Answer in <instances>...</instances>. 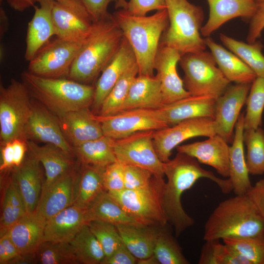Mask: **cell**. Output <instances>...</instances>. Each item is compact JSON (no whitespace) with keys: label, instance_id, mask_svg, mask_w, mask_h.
<instances>
[{"label":"cell","instance_id":"obj_22","mask_svg":"<svg viewBox=\"0 0 264 264\" xmlns=\"http://www.w3.org/2000/svg\"><path fill=\"white\" fill-rule=\"evenodd\" d=\"M216 99L209 96L190 95L163 105L158 111L169 126L182 121L197 118L214 119Z\"/></svg>","mask_w":264,"mask_h":264},{"label":"cell","instance_id":"obj_9","mask_svg":"<svg viewBox=\"0 0 264 264\" xmlns=\"http://www.w3.org/2000/svg\"><path fill=\"white\" fill-rule=\"evenodd\" d=\"M164 176L157 177L151 186L142 189L108 192L131 217L142 225L163 227L168 221L162 204Z\"/></svg>","mask_w":264,"mask_h":264},{"label":"cell","instance_id":"obj_24","mask_svg":"<svg viewBox=\"0 0 264 264\" xmlns=\"http://www.w3.org/2000/svg\"><path fill=\"white\" fill-rule=\"evenodd\" d=\"M39 3V6H34L35 12L26 33L24 58L29 62L56 35L52 17V0H42Z\"/></svg>","mask_w":264,"mask_h":264},{"label":"cell","instance_id":"obj_49","mask_svg":"<svg viewBox=\"0 0 264 264\" xmlns=\"http://www.w3.org/2000/svg\"><path fill=\"white\" fill-rule=\"evenodd\" d=\"M166 9L165 0H130L126 9L130 14L144 16L150 11Z\"/></svg>","mask_w":264,"mask_h":264},{"label":"cell","instance_id":"obj_1","mask_svg":"<svg viewBox=\"0 0 264 264\" xmlns=\"http://www.w3.org/2000/svg\"><path fill=\"white\" fill-rule=\"evenodd\" d=\"M164 174L167 178L162 193V204L168 223L174 228L176 237L192 226L194 220L184 210L181 202L183 193L200 178L214 182L223 193L233 191L230 180L216 176L213 172L203 169L195 158L177 153L173 159L164 162Z\"/></svg>","mask_w":264,"mask_h":264},{"label":"cell","instance_id":"obj_17","mask_svg":"<svg viewBox=\"0 0 264 264\" xmlns=\"http://www.w3.org/2000/svg\"><path fill=\"white\" fill-rule=\"evenodd\" d=\"M24 136L26 140L51 144L74 155L73 147L64 136L58 117L44 106H32Z\"/></svg>","mask_w":264,"mask_h":264},{"label":"cell","instance_id":"obj_51","mask_svg":"<svg viewBox=\"0 0 264 264\" xmlns=\"http://www.w3.org/2000/svg\"><path fill=\"white\" fill-rule=\"evenodd\" d=\"M138 260L132 254L124 243L119 246L102 264H135Z\"/></svg>","mask_w":264,"mask_h":264},{"label":"cell","instance_id":"obj_7","mask_svg":"<svg viewBox=\"0 0 264 264\" xmlns=\"http://www.w3.org/2000/svg\"><path fill=\"white\" fill-rule=\"evenodd\" d=\"M178 63L184 73V87L191 95L209 96L217 99L229 86L230 82L217 66L211 52L186 53Z\"/></svg>","mask_w":264,"mask_h":264},{"label":"cell","instance_id":"obj_37","mask_svg":"<svg viewBox=\"0 0 264 264\" xmlns=\"http://www.w3.org/2000/svg\"><path fill=\"white\" fill-rule=\"evenodd\" d=\"M223 44L241 58L255 73L257 77L264 78V56L261 42L246 44L237 41L223 34H220Z\"/></svg>","mask_w":264,"mask_h":264},{"label":"cell","instance_id":"obj_26","mask_svg":"<svg viewBox=\"0 0 264 264\" xmlns=\"http://www.w3.org/2000/svg\"><path fill=\"white\" fill-rule=\"evenodd\" d=\"M40 162L29 153L18 167H15L12 179L23 200L27 213L34 212L39 203L43 185Z\"/></svg>","mask_w":264,"mask_h":264},{"label":"cell","instance_id":"obj_38","mask_svg":"<svg viewBox=\"0 0 264 264\" xmlns=\"http://www.w3.org/2000/svg\"><path fill=\"white\" fill-rule=\"evenodd\" d=\"M138 74L136 64L129 68L119 79L104 99L99 110V115L108 116L120 111L131 86Z\"/></svg>","mask_w":264,"mask_h":264},{"label":"cell","instance_id":"obj_56","mask_svg":"<svg viewBox=\"0 0 264 264\" xmlns=\"http://www.w3.org/2000/svg\"><path fill=\"white\" fill-rule=\"evenodd\" d=\"M41 0H6L10 7L19 12H22L32 6H34L36 2H39Z\"/></svg>","mask_w":264,"mask_h":264},{"label":"cell","instance_id":"obj_55","mask_svg":"<svg viewBox=\"0 0 264 264\" xmlns=\"http://www.w3.org/2000/svg\"><path fill=\"white\" fill-rule=\"evenodd\" d=\"M0 243L2 244L6 253L8 258L7 264H10L21 254L7 232L0 235Z\"/></svg>","mask_w":264,"mask_h":264},{"label":"cell","instance_id":"obj_31","mask_svg":"<svg viewBox=\"0 0 264 264\" xmlns=\"http://www.w3.org/2000/svg\"><path fill=\"white\" fill-rule=\"evenodd\" d=\"M204 41L219 68L230 82L252 83L256 79L257 76L253 71L235 54L227 50L209 37Z\"/></svg>","mask_w":264,"mask_h":264},{"label":"cell","instance_id":"obj_16","mask_svg":"<svg viewBox=\"0 0 264 264\" xmlns=\"http://www.w3.org/2000/svg\"><path fill=\"white\" fill-rule=\"evenodd\" d=\"M181 57L179 52L172 47L159 44L154 62V69L159 79L163 105L190 96L178 76L176 65Z\"/></svg>","mask_w":264,"mask_h":264},{"label":"cell","instance_id":"obj_47","mask_svg":"<svg viewBox=\"0 0 264 264\" xmlns=\"http://www.w3.org/2000/svg\"><path fill=\"white\" fill-rule=\"evenodd\" d=\"M124 166V164L117 161L105 168L103 180L105 190L115 192L125 189Z\"/></svg>","mask_w":264,"mask_h":264},{"label":"cell","instance_id":"obj_42","mask_svg":"<svg viewBox=\"0 0 264 264\" xmlns=\"http://www.w3.org/2000/svg\"><path fill=\"white\" fill-rule=\"evenodd\" d=\"M244 130L257 129L262 126L264 109V78L257 77L251 84L247 97Z\"/></svg>","mask_w":264,"mask_h":264},{"label":"cell","instance_id":"obj_4","mask_svg":"<svg viewBox=\"0 0 264 264\" xmlns=\"http://www.w3.org/2000/svg\"><path fill=\"white\" fill-rule=\"evenodd\" d=\"M123 37L111 14L94 22L72 64L68 78L86 84L93 82L117 51Z\"/></svg>","mask_w":264,"mask_h":264},{"label":"cell","instance_id":"obj_25","mask_svg":"<svg viewBox=\"0 0 264 264\" xmlns=\"http://www.w3.org/2000/svg\"><path fill=\"white\" fill-rule=\"evenodd\" d=\"M46 220L36 211L26 213L6 232L21 254H35L44 241Z\"/></svg>","mask_w":264,"mask_h":264},{"label":"cell","instance_id":"obj_32","mask_svg":"<svg viewBox=\"0 0 264 264\" xmlns=\"http://www.w3.org/2000/svg\"><path fill=\"white\" fill-rule=\"evenodd\" d=\"M123 243L138 260L154 255L156 237L162 227L120 224L116 225Z\"/></svg>","mask_w":264,"mask_h":264},{"label":"cell","instance_id":"obj_57","mask_svg":"<svg viewBox=\"0 0 264 264\" xmlns=\"http://www.w3.org/2000/svg\"><path fill=\"white\" fill-rule=\"evenodd\" d=\"M257 4L264 3V0H255Z\"/></svg>","mask_w":264,"mask_h":264},{"label":"cell","instance_id":"obj_23","mask_svg":"<svg viewBox=\"0 0 264 264\" xmlns=\"http://www.w3.org/2000/svg\"><path fill=\"white\" fill-rule=\"evenodd\" d=\"M27 151L41 163L45 170V179L42 191L54 181L74 169L73 154L51 144L40 146L35 141L26 140Z\"/></svg>","mask_w":264,"mask_h":264},{"label":"cell","instance_id":"obj_13","mask_svg":"<svg viewBox=\"0 0 264 264\" xmlns=\"http://www.w3.org/2000/svg\"><path fill=\"white\" fill-rule=\"evenodd\" d=\"M52 17L55 37L70 41H84L94 22L81 0H52Z\"/></svg>","mask_w":264,"mask_h":264},{"label":"cell","instance_id":"obj_29","mask_svg":"<svg viewBox=\"0 0 264 264\" xmlns=\"http://www.w3.org/2000/svg\"><path fill=\"white\" fill-rule=\"evenodd\" d=\"M85 224L84 210L73 204L46 220L44 241L69 243Z\"/></svg>","mask_w":264,"mask_h":264},{"label":"cell","instance_id":"obj_46","mask_svg":"<svg viewBox=\"0 0 264 264\" xmlns=\"http://www.w3.org/2000/svg\"><path fill=\"white\" fill-rule=\"evenodd\" d=\"M159 176H163L155 175L138 166L125 165V189H139L148 187L152 185Z\"/></svg>","mask_w":264,"mask_h":264},{"label":"cell","instance_id":"obj_44","mask_svg":"<svg viewBox=\"0 0 264 264\" xmlns=\"http://www.w3.org/2000/svg\"><path fill=\"white\" fill-rule=\"evenodd\" d=\"M222 241L250 264H264V237L228 238Z\"/></svg>","mask_w":264,"mask_h":264},{"label":"cell","instance_id":"obj_14","mask_svg":"<svg viewBox=\"0 0 264 264\" xmlns=\"http://www.w3.org/2000/svg\"><path fill=\"white\" fill-rule=\"evenodd\" d=\"M216 134L214 119L197 117L154 131L153 141L158 158L166 162L170 160L173 150L182 142L195 137H208Z\"/></svg>","mask_w":264,"mask_h":264},{"label":"cell","instance_id":"obj_21","mask_svg":"<svg viewBox=\"0 0 264 264\" xmlns=\"http://www.w3.org/2000/svg\"><path fill=\"white\" fill-rule=\"evenodd\" d=\"M77 174L73 169L43 191L35 211L47 220L72 205Z\"/></svg>","mask_w":264,"mask_h":264},{"label":"cell","instance_id":"obj_18","mask_svg":"<svg viewBox=\"0 0 264 264\" xmlns=\"http://www.w3.org/2000/svg\"><path fill=\"white\" fill-rule=\"evenodd\" d=\"M137 64L133 50L123 37L121 44L112 58L102 71L95 86L93 107L99 110L104 99L122 76Z\"/></svg>","mask_w":264,"mask_h":264},{"label":"cell","instance_id":"obj_39","mask_svg":"<svg viewBox=\"0 0 264 264\" xmlns=\"http://www.w3.org/2000/svg\"><path fill=\"white\" fill-rule=\"evenodd\" d=\"M243 140L247 149L245 159L249 174H264V130L261 127L244 130Z\"/></svg>","mask_w":264,"mask_h":264},{"label":"cell","instance_id":"obj_50","mask_svg":"<svg viewBox=\"0 0 264 264\" xmlns=\"http://www.w3.org/2000/svg\"><path fill=\"white\" fill-rule=\"evenodd\" d=\"M257 8L251 19L247 41L252 44L256 41L261 35L264 28V3L257 4Z\"/></svg>","mask_w":264,"mask_h":264},{"label":"cell","instance_id":"obj_27","mask_svg":"<svg viewBox=\"0 0 264 264\" xmlns=\"http://www.w3.org/2000/svg\"><path fill=\"white\" fill-rule=\"evenodd\" d=\"M209 6V16L200 32L209 37L229 20L241 17L251 19L257 8L255 0H207Z\"/></svg>","mask_w":264,"mask_h":264},{"label":"cell","instance_id":"obj_20","mask_svg":"<svg viewBox=\"0 0 264 264\" xmlns=\"http://www.w3.org/2000/svg\"><path fill=\"white\" fill-rule=\"evenodd\" d=\"M57 117L64 136L73 147L104 135L100 122L88 108Z\"/></svg>","mask_w":264,"mask_h":264},{"label":"cell","instance_id":"obj_52","mask_svg":"<svg viewBox=\"0 0 264 264\" xmlns=\"http://www.w3.org/2000/svg\"><path fill=\"white\" fill-rule=\"evenodd\" d=\"M247 194L264 220V178L259 180L252 186Z\"/></svg>","mask_w":264,"mask_h":264},{"label":"cell","instance_id":"obj_36","mask_svg":"<svg viewBox=\"0 0 264 264\" xmlns=\"http://www.w3.org/2000/svg\"><path fill=\"white\" fill-rule=\"evenodd\" d=\"M79 264H102L105 254L87 223L69 242Z\"/></svg>","mask_w":264,"mask_h":264},{"label":"cell","instance_id":"obj_3","mask_svg":"<svg viewBox=\"0 0 264 264\" xmlns=\"http://www.w3.org/2000/svg\"><path fill=\"white\" fill-rule=\"evenodd\" d=\"M111 15L133 50L138 75L154 76V62L161 38L169 24L167 9L150 16H135L123 9Z\"/></svg>","mask_w":264,"mask_h":264},{"label":"cell","instance_id":"obj_34","mask_svg":"<svg viewBox=\"0 0 264 264\" xmlns=\"http://www.w3.org/2000/svg\"><path fill=\"white\" fill-rule=\"evenodd\" d=\"M105 168L82 164L75 181L74 204L85 210L105 190L103 180Z\"/></svg>","mask_w":264,"mask_h":264},{"label":"cell","instance_id":"obj_54","mask_svg":"<svg viewBox=\"0 0 264 264\" xmlns=\"http://www.w3.org/2000/svg\"><path fill=\"white\" fill-rule=\"evenodd\" d=\"M14 166L13 150L12 141L1 145L0 171H5Z\"/></svg>","mask_w":264,"mask_h":264},{"label":"cell","instance_id":"obj_35","mask_svg":"<svg viewBox=\"0 0 264 264\" xmlns=\"http://www.w3.org/2000/svg\"><path fill=\"white\" fill-rule=\"evenodd\" d=\"M114 139L103 136L73 147V153L81 164L106 168L117 161L113 149Z\"/></svg>","mask_w":264,"mask_h":264},{"label":"cell","instance_id":"obj_10","mask_svg":"<svg viewBox=\"0 0 264 264\" xmlns=\"http://www.w3.org/2000/svg\"><path fill=\"white\" fill-rule=\"evenodd\" d=\"M56 37L50 40L29 62L28 70L46 78H68L70 70L83 43Z\"/></svg>","mask_w":264,"mask_h":264},{"label":"cell","instance_id":"obj_53","mask_svg":"<svg viewBox=\"0 0 264 264\" xmlns=\"http://www.w3.org/2000/svg\"><path fill=\"white\" fill-rule=\"evenodd\" d=\"M13 157H14V167L19 166L24 160L25 154L27 151V146L26 140L17 138L12 141Z\"/></svg>","mask_w":264,"mask_h":264},{"label":"cell","instance_id":"obj_43","mask_svg":"<svg viewBox=\"0 0 264 264\" xmlns=\"http://www.w3.org/2000/svg\"><path fill=\"white\" fill-rule=\"evenodd\" d=\"M40 264H79L69 243L43 241L36 252Z\"/></svg>","mask_w":264,"mask_h":264},{"label":"cell","instance_id":"obj_30","mask_svg":"<svg viewBox=\"0 0 264 264\" xmlns=\"http://www.w3.org/2000/svg\"><path fill=\"white\" fill-rule=\"evenodd\" d=\"M163 106L161 84L158 77L156 75L138 74L119 112L136 109L158 110Z\"/></svg>","mask_w":264,"mask_h":264},{"label":"cell","instance_id":"obj_15","mask_svg":"<svg viewBox=\"0 0 264 264\" xmlns=\"http://www.w3.org/2000/svg\"><path fill=\"white\" fill-rule=\"evenodd\" d=\"M252 83L229 86L216 101L215 125L216 133L227 142L233 139V130L245 103Z\"/></svg>","mask_w":264,"mask_h":264},{"label":"cell","instance_id":"obj_19","mask_svg":"<svg viewBox=\"0 0 264 264\" xmlns=\"http://www.w3.org/2000/svg\"><path fill=\"white\" fill-rule=\"evenodd\" d=\"M178 153L196 159L199 163L210 166L224 177H229L230 147L227 142L216 134L204 141H198L176 147Z\"/></svg>","mask_w":264,"mask_h":264},{"label":"cell","instance_id":"obj_6","mask_svg":"<svg viewBox=\"0 0 264 264\" xmlns=\"http://www.w3.org/2000/svg\"><path fill=\"white\" fill-rule=\"evenodd\" d=\"M169 24L160 44L177 50L181 56L205 50L206 45L199 31L204 14L202 8L187 0H165Z\"/></svg>","mask_w":264,"mask_h":264},{"label":"cell","instance_id":"obj_12","mask_svg":"<svg viewBox=\"0 0 264 264\" xmlns=\"http://www.w3.org/2000/svg\"><path fill=\"white\" fill-rule=\"evenodd\" d=\"M154 131H140L114 139L113 149L117 160L125 165L138 166L155 175L164 176V162L159 159L154 148Z\"/></svg>","mask_w":264,"mask_h":264},{"label":"cell","instance_id":"obj_41","mask_svg":"<svg viewBox=\"0 0 264 264\" xmlns=\"http://www.w3.org/2000/svg\"><path fill=\"white\" fill-rule=\"evenodd\" d=\"M165 226L161 227L154 249V255L158 264H190L179 245L170 232L165 228Z\"/></svg>","mask_w":264,"mask_h":264},{"label":"cell","instance_id":"obj_2","mask_svg":"<svg viewBox=\"0 0 264 264\" xmlns=\"http://www.w3.org/2000/svg\"><path fill=\"white\" fill-rule=\"evenodd\" d=\"M264 237V220L247 194L220 202L204 225L203 240Z\"/></svg>","mask_w":264,"mask_h":264},{"label":"cell","instance_id":"obj_40","mask_svg":"<svg viewBox=\"0 0 264 264\" xmlns=\"http://www.w3.org/2000/svg\"><path fill=\"white\" fill-rule=\"evenodd\" d=\"M199 264H250L230 246L220 240L206 241L200 252Z\"/></svg>","mask_w":264,"mask_h":264},{"label":"cell","instance_id":"obj_48","mask_svg":"<svg viewBox=\"0 0 264 264\" xmlns=\"http://www.w3.org/2000/svg\"><path fill=\"white\" fill-rule=\"evenodd\" d=\"M94 22L108 17L110 14L108 12L109 4L114 2L116 9H127L128 2L126 0H81Z\"/></svg>","mask_w":264,"mask_h":264},{"label":"cell","instance_id":"obj_33","mask_svg":"<svg viewBox=\"0 0 264 264\" xmlns=\"http://www.w3.org/2000/svg\"><path fill=\"white\" fill-rule=\"evenodd\" d=\"M86 223L100 220L115 225H143L129 216L105 190H103L84 210Z\"/></svg>","mask_w":264,"mask_h":264},{"label":"cell","instance_id":"obj_8","mask_svg":"<svg viewBox=\"0 0 264 264\" xmlns=\"http://www.w3.org/2000/svg\"><path fill=\"white\" fill-rule=\"evenodd\" d=\"M29 92L23 82L14 79L0 86V138L1 145L17 138L24 140L26 124L32 106Z\"/></svg>","mask_w":264,"mask_h":264},{"label":"cell","instance_id":"obj_5","mask_svg":"<svg viewBox=\"0 0 264 264\" xmlns=\"http://www.w3.org/2000/svg\"><path fill=\"white\" fill-rule=\"evenodd\" d=\"M22 78L31 96L56 116L93 104L94 86L68 78L43 77L27 70L22 73Z\"/></svg>","mask_w":264,"mask_h":264},{"label":"cell","instance_id":"obj_28","mask_svg":"<svg viewBox=\"0 0 264 264\" xmlns=\"http://www.w3.org/2000/svg\"><path fill=\"white\" fill-rule=\"evenodd\" d=\"M244 112L241 113L235 127L233 143L229 152V177L235 195L248 193L252 185L249 177L244 152L243 133Z\"/></svg>","mask_w":264,"mask_h":264},{"label":"cell","instance_id":"obj_45","mask_svg":"<svg viewBox=\"0 0 264 264\" xmlns=\"http://www.w3.org/2000/svg\"><path fill=\"white\" fill-rule=\"evenodd\" d=\"M87 224L103 248L105 258L123 243L115 225L100 220H92Z\"/></svg>","mask_w":264,"mask_h":264},{"label":"cell","instance_id":"obj_11","mask_svg":"<svg viewBox=\"0 0 264 264\" xmlns=\"http://www.w3.org/2000/svg\"><path fill=\"white\" fill-rule=\"evenodd\" d=\"M104 135L114 139L143 131H156L169 127L157 110L136 109L108 116L96 115Z\"/></svg>","mask_w":264,"mask_h":264}]
</instances>
